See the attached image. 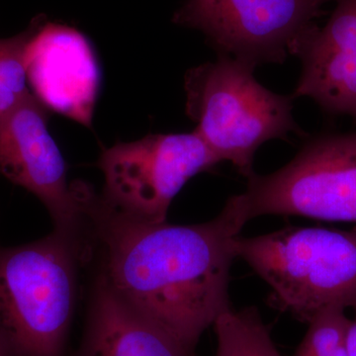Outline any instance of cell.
Wrapping results in <instances>:
<instances>
[{"mask_svg": "<svg viewBox=\"0 0 356 356\" xmlns=\"http://www.w3.org/2000/svg\"><path fill=\"white\" fill-rule=\"evenodd\" d=\"M86 208L98 277L129 308L195 350L203 332L232 309L235 240L245 225L233 204L192 225L133 219L93 188Z\"/></svg>", "mask_w": 356, "mask_h": 356, "instance_id": "1", "label": "cell"}, {"mask_svg": "<svg viewBox=\"0 0 356 356\" xmlns=\"http://www.w3.org/2000/svg\"><path fill=\"white\" fill-rule=\"evenodd\" d=\"M91 259L88 236L55 229L0 245V356H67L79 271Z\"/></svg>", "mask_w": 356, "mask_h": 356, "instance_id": "2", "label": "cell"}, {"mask_svg": "<svg viewBox=\"0 0 356 356\" xmlns=\"http://www.w3.org/2000/svg\"><path fill=\"white\" fill-rule=\"evenodd\" d=\"M235 252L268 285L269 305L300 322L329 307L356 310V227L290 226L238 236Z\"/></svg>", "mask_w": 356, "mask_h": 356, "instance_id": "3", "label": "cell"}, {"mask_svg": "<svg viewBox=\"0 0 356 356\" xmlns=\"http://www.w3.org/2000/svg\"><path fill=\"white\" fill-rule=\"evenodd\" d=\"M254 67L228 56L192 67L184 77L186 114L195 132L221 161L243 177L254 172L255 154L271 140L304 135L293 117L292 95L273 92Z\"/></svg>", "mask_w": 356, "mask_h": 356, "instance_id": "4", "label": "cell"}, {"mask_svg": "<svg viewBox=\"0 0 356 356\" xmlns=\"http://www.w3.org/2000/svg\"><path fill=\"white\" fill-rule=\"evenodd\" d=\"M229 200L243 221L266 215L356 222V133L310 139L287 165L247 177Z\"/></svg>", "mask_w": 356, "mask_h": 356, "instance_id": "5", "label": "cell"}, {"mask_svg": "<svg viewBox=\"0 0 356 356\" xmlns=\"http://www.w3.org/2000/svg\"><path fill=\"white\" fill-rule=\"evenodd\" d=\"M331 0H186L175 24L201 31L218 55L250 67L283 64L320 26Z\"/></svg>", "mask_w": 356, "mask_h": 356, "instance_id": "6", "label": "cell"}, {"mask_svg": "<svg viewBox=\"0 0 356 356\" xmlns=\"http://www.w3.org/2000/svg\"><path fill=\"white\" fill-rule=\"evenodd\" d=\"M221 163L197 135L152 134L105 149L98 161L104 177L100 197L139 221H166L175 196L189 179Z\"/></svg>", "mask_w": 356, "mask_h": 356, "instance_id": "7", "label": "cell"}, {"mask_svg": "<svg viewBox=\"0 0 356 356\" xmlns=\"http://www.w3.org/2000/svg\"><path fill=\"white\" fill-rule=\"evenodd\" d=\"M48 111L31 92L0 116V175L38 198L54 229L84 234L89 184L67 179V163L49 132Z\"/></svg>", "mask_w": 356, "mask_h": 356, "instance_id": "8", "label": "cell"}, {"mask_svg": "<svg viewBox=\"0 0 356 356\" xmlns=\"http://www.w3.org/2000/svg\"><path fill=\"white\" fill-rule=\"evenodd\" d=\"M27 77L33 95L47 109L90 127L100 70L83 33L40 16L28 47Z\"/></svg>", "mask_w": 356, "mask_h": 356, "instance_id": "9", "label": "cell"}, {"mask_svg": "<svg viewBox=\"0 0 356 356\" xmlns=\"http://www.w3.org/2000/svg\"><path fill=\"white\" fill-rule=\"evenodd\" d=\"M294 99L309 97L325 113L356 119V0H337L325 27L307 41Z\"/></svg>", "mask_w": 356, "mask_h": 356, "instance_id": "10", "label": "cell"}, {"mask_svg": "<svg viewBox=\"0 0 356 356\" xmlns=\"http://www.w3.org/2000/svg\"><path fill=\"white\" fill-rule=\"evenodd\" d=\"M70 356H196L124 304L96 275L83 339Z\"/></svg>", "mask_w": 356, "mask_h": 356, "instance_id": "11", "label": "cell"}, {"mask_svg": "<svg viewBox=\"0 0 356 356\" xmlns=\"http://www.w3.org/2000/svg\"><path fill=\"white\" fill-rule=\"evenodd\" d=\"M213 327L217 337L215 356H282L255 307L229 309Z\"/></svg>", "mask_w": 356, "mask_h": 356, "instance_id": "12", "label": "cell"}, {"mask_svg": "<svg viewBox=\"0 0 356 356\" xmlns=\"http://www.w3.org/2000/svg\"><path fill=\"white\" fill-rule=\"evenodd\" d=\"M40 16L11 38L0 39V116L8 113L31 93L28 88L27 51Z\"/></svg>", "mask_w": 356, "mask_h": 356, "instance_id": "13", "label": "cell"}, {"mask_svg": "<svg viewBox=\"0 0 356 356\" xmlns=\"http://www.w3.org/2000/svg\"><path fill=\"white\" fill-rule=\"evenodd\" d=\"M350 318L346 309L329 307L310 322L294 356H348L346 332Z\"/></svg>", "mask_w": 356, "mask_h": 356, "instance_id": "14", "label": "cell"}, {"mask_svg": "<svg viewBox=\"0 0 356 356\" xmlns=\"http://www.w3.org/2000/svg\"><path fill=\"white\" fill-rule=\"evenodd\" d=\"M346 343L348 356H356V310L355 318L350 320L348 325Z\"/></svg>", "mask_w": 356, "mask_h": 356, "instance_id": "15", "label": "cell"}]
</instances>
